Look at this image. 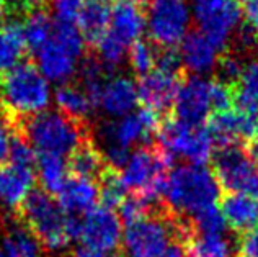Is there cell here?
I'll return each mask as SVG.
<instances>
[{
	"instance_id": "obj_1",
	"label": "cell",
	"mask_w": 258,
	"mask_h": 257,
	"mask_svg": "<svg viewBox=\"0 0 258 257\" xmlns=\"http://www.w3.org/2000/svg\"><path fill=\"white\" fill-rule=\"evenodd\" d=\"M18 215L39 244L49 251L66 249L71 241L80 236L82 218L67 215L44 190L33 188L18 208Z\"/></svg>"
},
{
	"instance_id": "obj_2",
	"label": "cell",
	"mask_w": 258,
	"mask_h": 257,
	"mask_svg": "<svg viewBox=\"0 0 258 257\" xmlns=\"http://www.w3.org/2000/svg\"><path fill=\"white\" fill-rule=\"evenodd\" d=\"M49 102V82L31 61L20 63L0 76V113L10 123L44 112Z\"/></svg>"
},
{
	"instance_id": "obj_3",
	"label": "cell",
	"mask_w": 258,
	"mask_h": 257,
	"mask_svg": "<svg viewBox=\"0 0 258 257\" xmlns=\"http://www.w3.org/2000/svg\"><path fill=\"white\" fill-rule=\"evenodd\" d=\"M219 188L214 174L205 166H178L168 172L162 203L173 215L191 218L216 207Z\"/></svg>"
},
{
	"instance_id": "obj_4",
	"label": "cell",
	"mask_w": 258,
	"mask_h": 257,
	"mask_svg": "<svg viewBox=\"0 0 258 257\" xmlns=\"http://www.w3.org/2000/svg\"><path fill=\"white\" fill-rule=\"evenodd\" d=\"M12 130H17L28 139L36 154L71 156L92 133L87 125L77 123L60 112H41L28 118H22L12 123Z\"/></svg>"
},
{
	"instance_id": "obj_5",
	"label": "cell",
	"mask_w": 258,
	"mask_h": 257,
	"mask_svg": "<svg viewBox=\"0 0 258 257\" xmlns=\"http://www.w3.org/2000/svg\"><path fill=\"white\" fill-rule=\"evenodd\" d=\"M172 162L173 158L159 143L142 144L131 152L119 171L121 182L129 193H138L155 203H162Z\"/></svg>"
},
{
	"instance_id": "obj_6",
	"label": "cell",
	"mask_w": 258,
	"mask_h": 257,
	"mask_svg": "<svg viewBox=\"0 0 258 257\" xmlns=\"http://www.w3.org/2000/svg\"><path fill=\"white\" fill-rule=\"evenodd\" d=\"M173 242H178V216L165 205L159 212L127 223L123 246L129 257H162Z\"/></svg>"
},
{
	"instance_id": "obj_7",
	"label": "cell",
	"mask_w": 258,
	"mask_h": 257,
	"mask_svg": "<svg viewBox=\"0 0 258 257\" xmlns=\"http://www.w3.org/2000/svg\"><path fill=\"white\" fill-rule=\"evenodd\" d=\"M84 49L85 41L77 26L57 22L49 41L35 53L36 66L47 80L66 82L77 72Z\"/></svg>"
},
{
	"instance_id": "obj_8",
	"label": "cell",
	"mask_w": 258,
	"mask_h": 257,
	"mask_svg": "<svg viewBox=\"0 0 258 257\" xmlns=\"http://www.w3.org/2000/svg\"><path fill=\"white\" fill-rule=\"evenodd\" d=\"M157 143L172 156L193 166H205L214 154V139L203 125H189L175 117H165L157 131Z\"/></svg>"
},
{
	"instance_id": "obj_9",
	"label": "cell",
	"mask_w": 258,
	"mask_h": 257,
	"mask_svg": "<svg viewBox=\"0 0 258 257\" xmlns=\"http://www.w3.org/2000/svg\"><path fill=\"white\" fill-rule=\"evenodd\" d=\"M211 162L216 180L227 193H245L258 198V161L247 146H217Z\"/></svg>"
},
{
	"instance_id": "obj_10",
	"label": "cell",
	"mask_w": 258,
	"mask_h": 257,
	"mask_svg": "<svg viewBox=\"0 0 258 257\" xmlns=\"http://www.w3.org/2000/svg\"><path fill=\"white\" fill-rule=\"evenodd\" d=\"M189 20L186 0H151L146 18L151 41L159 48H176L188 35Z\"/></svg>"
},
{
	"instance_id": "obj_11",
	"label": "cell",
	"mask_w": 258,
	"mask_h": 257,
	"mask_svg": "<svg viewBox=\"0 0 258 257\" xmlns=\"http://www.w3.org/2000/svg\"><path fill=\"white\" fill-rule=\"evenodd\" d=\"M200 31L211 39L219 51L227 48L230 36L239 28L242 5L237 0H191Z\"/></svg>"
},
{
	"instance_id": "obj_12",
	"label": "cell",
	"mask_w": 258,
	"mask_h": 257,
	"mask_svg": "<svg viewBox=\"0 0 258 257\" xmlns=\"http://www.w3.org/2000/svg\"><path fill=\"white\" fill-rule=\"evenodd\" d=\"M162 120L164 118L142 107L139 112L106 123L101 128V138L105 146H121L126 149L139 143L151 144V139L157 136Z\"/></svg>"
},
{
	"instance_id": "obj_13",
	"label": "cell",
	"mask_w": 258,
	"mask_h": 257,
	"mask_svg": "<svg viewBox=\"0 0 258 257\" xmlns=\"http://www.w3.org/2000/svg\"><path fill=\"white\" fill-rule=\"evenodd\" d=\"M121 218L113 208L95 207L92 212L82 216L79 239L85 247H90L98 252H113L119 247L123 238Z\"/></svg>"
},
{
	"instance_id": "obj_14",
	"label": "cell",
	"mask_w": 258,
	"mask_h": 257,
	"mask_svg": "<svg viewBox=\"0 0 258 257\" xmlns=\"http://www.w3.org/2000/svg\"><path fill=\"white\" fill-rule=\"evenodd\" d=\"M214 143L222 144H243L248 146L258 138V113L229 108L211 115L208 123Z\"/></svg>"
},
{
	"instance_id": "obj_15",
	"label": "cell",
	"mask_w": 258,
	"mask_h": 257,
	"mask_svg": "<svg viewBox=\"0 0 258 257\" xmlns=\"http://www.w3.org/2000/svg\"><path fill=\"white\" fill-rule=\"evenodd\" d=\"M183 79L185 76H175V74H168L159 69L141 76L138 80L139 102L147 110L165 118V115L173 110L176 92H178Z\"/></svg>"
},
{
	"instance_id": "obj_16",
	"label": "cell",
	"mask_w": 258,
	"mask_h": 257,
	"mask_svg": "<svg viewBox=\"0 0 258 257\" xmlns=\"http://www.w3.org/2000/svg\"><path fill=\"white\" fill-rule=\"evenodd\" d=\"M173 113L175 118L185 123L203 125L209 113H213L209 80L196 76L183 79L173 102Z\"/></svg>"
},
{
	"instance_id": "obj_17",
	"label": "cell",
	"mask_w": 258,
	"mask_h": 257,
	"mask_svg": "<svg viewBox=\"0 0 258 257\" xmlns=\"http://www.w3.org/2000/svg\"><path fill=\"white\" fill-rule=\"evenodd\" d=\"M36 169L5 162L0 166V201L13 210H18L33 190Z\"/></svg>"
},
{
	"instance_id": "obj_18",
	"label": "cell",
	"mask_w": 258,
	"mask_h": 257,
	"mask_svg": "<svg viewBox=\"0 0 258 257\" xmlns=\"http://www.w3.org/2000/svg\"><path fill=\"white\" fill-rule=\"evenodd\" d=\"M100 200V188L95 180L69 175L62 190L57 195V203L67 215L80 216L97 207Z\"/></svg>"
},
{
	"instance_id": "obj_19",
	"label": "cell",
	"mask_w": 258,
	"mask_h": 257,
	"mask_svg": "<svg viewBox=\"0 0 258 257\" xmlns=\"http://www.w3.org/2000/svg\"><path fill=\"white\" fill-rule=\"evenodd\" d=\"M139 102L138 84L127 77H111L100 92L98 107L114 118L133 113Z\"/></svg>"
},
{
	"instance_id": "obj_20",
	"label": "cell",
	"mask_w": 258,
	"mask_h": 257,
	"mask_svg": "<svg viewBox=\"0 0 258 257\" xmlns=\"http://www.w3.org/2000/svg\"><path fill=\"white\" fill-rule=\"evenodd\" d=\"M180 56L185 69L195 74H206L217 66L219 49L205 33L191 31L180 44Z\"/></svg>"
},
{
	"instance_id": "obj_21",
	"label": "cell",
	"mask_w": 258,
	"mask_h": 257,
	"mask_svg": "<svg viewBox=\"0 0 258 257\" xmlns=\"http://www.w3.org/2000/svg\"><path fill=\"white\" fill-rule=\"evenodd\" d=\"M221 212L234 231L245 234L258 229V198L245 193H227Z\"/></svg>"
},
{
	"instance_id": "obj_22",
	"label": "cell",
	"mask_w": 258,
	"mask_h": 257,
	"mask_svg": "<svg viewBox=\"0 0 258 257\" xmlns=\"http://www.w3.org/2000/svg\"><path fill=\"white\" fill-rule=\"evenodd\" d=\"M183 257H230V242L224 233H200L189 226L180 238Z\"/></svg>"
},
{
	"instance_id": "obj_23",
	"label": "cell",
	"mask_w": 258,
	"mask_h": 257,
	"mask_svg": "<svg viewBox=\"0 0 258 257\" xmlns=\"http://www.w3.org/2000/svg\"><path fill=\"white\" fill-rule=\"evenodd\" d=\"M144 28L146 18L144 13L141 12V7L127 2H118L111 9L110 31L126 46H131L138 39H141Z\"/></svg>"
},
{
	"instance_id": "obj_24",
	"label": "cell",
	"mask_w": 258,
	"mask_h": 257,
	"mask_svg": "<svg viewBox=\"0 0 258 257\" xmlns=\"http://www.w3.org/2000/svg\"><path fill=\"white\" fill-rule=\"evenodd\" d=\"M67 167H69V172L76 175V177H84L98 182L106 171L108 162L103 156V151L100 149L98 144H95L92 136H88L69 156Z\"/></svg>"
},
{
	"instance_id": "obj_25",
	"label": "cell",
	"mask_w": 258,
	"mask_h": 257,
	"mask_svg": "<svg viewBox=\"0 0 258 257\" xmlns=\"http://www.w3.org/2000/svg\"><path fill=\"white\" fill-rule=\"evenodd\" d=\"M110 13L111 10L108 5L100 0H90L82 9L77 17V28L82 35L84 41L97 48V44L101 41V38L110 30Z\"/></svg>"
},
{
	"instance_id": "obj_26",
	"label": "cell",
	"mask_w": 258,
	"mask_h": 257,
	"mask_svg": "<svg viewBox=\"0 0 258 257\" xmlns=\"http://www.w3.org/2000/svg\"><path fill=\"white\" fill-rule=\"evenodd\" d=\"M54 98H56L60 113L82 125H87V120L97 108L92 97L79 84H64L57 87Z\"/></svg>"
},
{
	"instance_id": "obj_27",
	"label": "cell",
	"mask_w": 258,
	"mask_h": 257,
	"mask_svg": "<svg viewBox=\"0 0 258 257\" xmlns=\"http://www.w3.org/2000/svg\"><path fill=\"white\" fill-rule=\"evenodd\" d=\"M25 49L26 41L22 23L12 20L0 26V76L20 64Z\"/></svg>"
},
{
	"instance_id": "obj_28",
	"label": "cell",
	"mask_w": 258,
	"mask_h": 257,
	"mask_svg": "<svg viewBox=\"0 0 258 257\" xmlns=\"http://www.w3.org/2000/svg\"><path fill=\"white\" fill-rule=\"evenodd\" d=\"M36 172L43 190L49 195H56V197L69 179L67 162L64 158L54 154H36Z\"/></svg>"
},
{
	"instance_id": "obj_29",
	"label": "cell",
	"mask_w": 258,
	"mask_h": 257,
	"mask_svg": "<svg viewBox=\"0 0 258 257\" xmlns=\"http://www.w3.org/2000/svg\"><path fill=\"white\" fill-rule=\"evenodd\" d=\"M22 26H23L26 48L33 53H36L49 41L56 23L52 22L49 12L44 10L41 7V9H36L31 13H28Z\"/></svg>"
},
{
	"instance_id": "obj_30",
	"label": "cell",
	"mask_w": 258,
	"mask_h": 257,
	"mask_svg": "<svg viewBox=\"0 0 258 257\" xmlns=\"http://www.w3.org/2000/svg\"><path fill=\"white\" fill-rule=\"evenodd\" d=\"M7 257H38L39 255V242L30 233L26 226H10L4 234L2 246Z\"/></svg>"
},
{
	"instance_id": "obj_31",
	"label": "cell",
	"mask_w": 258,
	"mask_h": 257,
	"mask_svg": "<svg viewBox=\"0 0 258 257\" xmlns=\"http://www.w3.org/2000/svg\"><path fill=\"white\" fill-rule=\"evenodd\" d=\"M234 107L258 113V63L247 66L234 87Z\"/></svg>"
},
{
	"instance_id": "obj_32",
	"label": "cell",
	"mask_w": 258,
	"mask_h": 257,
	"mask_svg": "<svg viewBox=\"0 0 258 257\" xmlns=\"http://www.w3.org/2000/svg\"><path fill=\"white\" fill-rule=\"evenodd\" d=\"M157 51H159V46L154 44L152 41L138 39V41L129 46V51H127L131 69L138 74L139 77L152 72L155 69V63H157Z\"/></svg>"
},
{
	"instance_id": "obj_33",
	"label": "cell",
	"mask_w": 258,
	"mask_h": 257,
	"mask_svg": "<svg viewBox=\"0 0 258 257\" xmlns=\"http://www.w3.org/2000/svg\"><path fill=\"white\" fill-rule=\"evenodd\" d=\"M95 49H97V56L100 58L101 63H105L110 69H114V67L124 59L126 51H129V46H126L123 41H119V39L108 30L106 35L101 38V41L97 44Z\"/></svg>"
},
{
	"instance_id": "obj_34",
	"label": "cell",
	"mask_w": 258,
	"mask_h": 257,
	"mask_svg": "<svg viewBox=\"0 0 258 257\" xmlns=\"http://www.w3.org/2000/svg\"><path fill=\"white\" fill-rule=\"evenodd\" d=\"M188 220H189L191 229L200 233H224V229H226V225H227L222 212L217 207L208 208L205 212L195 215Z\"/></svg>"
},
{
	"instance_id": "obj_35",
	"label": "cell",
	"mask_w": 258,
	"mask_h": 257,
	"mask_svg": "<svg viewBox=\"0 0 258 257\" xmlns=\"http://www.w3.org/2000/svg\"><path fill=\"white\" fill-rule=\"evenodd\" d=\"M216 67L217 72H219V77L217 79L230 87H235L239 84L242 74L245 71V66H243L242 59L234 53H222Z\"/></svg>"
},
{
	"instance_id": "obj_36",
	"label": "cell",
	"mask_w": 258,
	"mask_h": 257,
	"mask_svg": "<svg viewBox=\"0 0 258 257\" xmlns=\"http://www.w3.org/2000/svg\"><path fill=\"white\" fill-rule=\"evenodd\" d=\"M88 0H51V7L54 10L57 22L72 23L77 20L79 13L87 5Z\"/></svg>"
},
{
	"instance_id": "obj_37",
	"label": "cell",
	"mask_w": 258,
	"mask_h": 257,
	"mask_svg": "<svg viewBox=\"0 0 258 257\" xmlns=\"http://www.w3.org/2000/svg\"><path fill=\"white\" fill-rule=\"evenodd\" d=\"M12 143V125L9 118L2 113L0 115V166H4L7 159H9Z\"/></svg>"
},
{
	"instance_id": "obj_38",
	"label": "cell",
	"mask_w": 258,
	"mask_h": 257,
	"mask_svg": "<svg viewBox=\"0 0 258 257\" xmlns=\"http://www.w3.org/2000/svg\"><path fill=\"white\" fill-rule=\"evenodd\" d=\"M242 13L245 17V25L258 35V0H243Z\"/></svg>"
},
{
	"instance_id": "obj_39",
	"label": "cell",
	"mask_w": 258,
	"mask_h": 257,
	"mask_svg": "<svg viewBox=\"0 0 258 257\" xmlns=\"http://www.w3.org/2000/svg\"><path fill=\"white\" fill-rule=\"evenodd\" d=\"M74 257H103V254L98 252V251H93V249L90 247H80L76 251V254H74Z\"/></svg>"
},
{
	"instance_id": "obj_40",
	"label": "cell",
	"mask_w": 258,
	"mask_h": 257,
	"mask_svg": "<svg viewBox=\"0 0 258 257\" xmlns=\"http://www.w3.org/2000/svg\"><path fill=\"white\" fill-rule=\"evenodd\" d=\"M162 257H183V249L180 246V242H173V244L168 247V251Z\"/></svg>"
},
{
	"instance_id": "obj_41",
	"label": "cell",
	"mask_w": 258,
	"mask_h": 257,
	"mask_svg": "<svg viewBox=\"0 0 258 257\" xmlns=\"http://www.w3.org/2000/svg\"><path fill=\"white\" fill-rule=\"evenodd\" d=\"M7 13V7H5V0H0V23L4 22V17Z\"/></svg>"
},
{
	"instance_id": "obj_42",
	"label": "cell",
	"mask_w": 258,
	"mask_h": 257,
	"mask_svg": "<svg viewBox=\"0 0 258 257\" xmlns=\"http://www.w3.org/2000/svg\"><path fill=\"white\" fill-rule=\"evenodd\" d=\"M123 2H127V4H133L136 7H142V5H146L149 0H123Z\"/></svg>"
},
{
	"instance_id": "obj_43",
	"label": "cell",
	"mask_w": 258,
	"mask_h": 257,
	"mask_svg": "<svg viewBox=\"0 0 258 257\" xmlns=\"http://www.w3.org/2000/svg\"><path fill=\"white\" fill-rule=\"evenodd\" d=\"M0 257H7V255L4 254V251H2V249H0Z\"/></svg>"
},
{
	"instance_id": "obj_44",
	"label": "cell",
	"mask_w": 258,
	"mask_h": 257,
	"mask_svg": "<svg viewBox=\"0 0 258 257\" xmlns=\"http://www.w3.org/2000/svg\"><path fill=\"white\" fill-rule=\"evenodd\" d=\"M100 2H105V4H106V2H108V0H100Z\"/></svg>"
}]
</instances>
